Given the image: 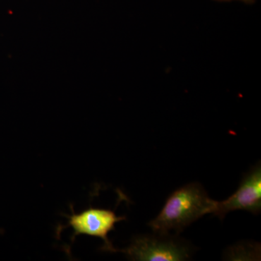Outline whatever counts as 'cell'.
I'll return each instance as SVG.
<instances>
[{"instance_id": "cell-5", "label": "cell", "mask_w": 261, "mask_h": 261, "mask_svg": "<svg viewBox=\"0 0 261 261\" xmlns=\"http://www.w3.org/2000/svg\"><path fill=\"white\" fill-rule=\"evenodd\" d=\"M214 1L220 2V3H223V2H231V1H240L243 2L245 4L252 5L255 3V0H214Z\"/></svg>"}, {"instance_id": "cell-3", "label": "cell", "mask_w": 261, "mask_h": 261, "mask_svg": "<svg viewBox=\"0 0 261 261\" xmlns=\"http://www.w3.org/2000/svg\"><path fill=\"white\" fill-rule=\"evenodd\" d=\"M165 237H137L128 248L116 252H123L130 260L138 261H181L190 257L188 247Z\"/></svg>"}, {"instance_id": "cell-4", "label": "cell", "mask_w": 261, "mask_h": 261, "mask_svg": "<svg viewBox=\"0 0 261 261\" xmlns=\"http://www.w3.org/2000/svg\"><path fill=\"white\" fill-rule=\"evenodd\" d=\"M237 210L258 214L261 210V167L252 168L242 180L235 193L221 202L214 201L211 214L223 219L228 213Z\"/></svg>"}, {"instance_id": "cell-1", "label": "cell", "mask_w": 261, "mask_h": 261, "mask_svg": "<svg viewBox=\"0 0 261 261\" xmlns=\"http://www.w3.org/2000/svg\"><path fill=\"white\" fill-rule=\"evenodd\" d=\"M214 201L200 184H188L168 197L162 210L148 225L154 232L163 236L171 230L181 232L196 220L211 214Z\"/></svg>"}, {"instance_id": "cell-2", "label": "cell", "mask_w": 261, "mask_h": 261, "mask_svg": "<svg viewBox=\"0 0 261 261\" xmlns=\"http://www.w3.org/2000/svg\"><path fill=\"white\" fill-rule=\"evenodd\" d=\"M70 209L72 210L71 216L63 214L68 219V222L66 225H58L57 227L58 236L61 233L62 230L71 226L73 229L72 243L74 242L75 238L79 235H88L102 239L104 241V245L101 250L116 252V249L113 247L108 239V233L115 229L116 223L126 220L125 216H116L114 211L108 209L94 208L90 207L78 214H75L73 206L70 205Z\"/></svg>"}]
</instances>
